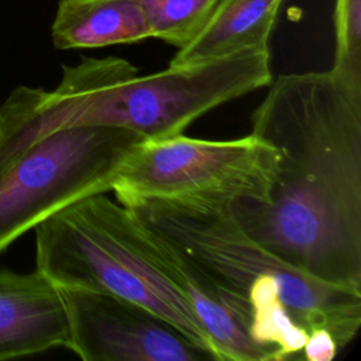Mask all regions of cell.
<instances>
[{"label": "cell", "mask_w": 361, "mask_h": 361, "mask_svg": "<svg viewBox=\"0 0 361 361\" xmlns=\"http://www.w3.org/2000/svg\"><path fill=\"white\" fill-rule=\"evenodd\" d=\"M251 134L276 148L267 202L230 200L241 228L300 272L361 292V100L329 72L269 83Z\"/></svg>", "instance_id": "1"}, {"label": "cell", "mask_w": 361, "mask_h": 361, "mask_svg": "<svg viewBox=\"0 0 361 361\" xmlns=\"http://www.w3.org/2000/svg\"><path fill=\"white\" fill-rule=\"evenodd\" d=\"M272 80L269 49L140 76L126 59L82 58L47 92L17 86L0 104V176L37 141L75 126H113L144 140L183 134L200 116Z\"/></svg>", "instance_id": "2"}, {"label": "cell", "mask_w": 361, "mask_h": 361, "mask_svg": "<svg viewBox=\"0 0 361 361\" xmlns=\"http://www.w3.org/2000/svg\"><path fill=\"white\" fill-rule=\"evenodd\" d=\"M124 204L169 241L226 298L258 344L278 361L302 358L314 329H327L343 350L361 326V292L326 283L286 264L250 237L230 200L137 199Z\"/></svg>", "instance_id": "3"}, {"label": "cell", "mask_w": 361, "mask_h": 361, "mask_svg": "<svg viewBox=\"0 0 361 361\" xmlns=\"http://www.w3.org/2000/svg\"><path fill=\"white\" fill-rule=\"evenodd\" d=\"M34 230L37 269L56 286L137 303L219 361L188 300L145 251L138 223L124 204L104 193L86 196L52 213Z\"/></svg>", "instance_id": "4"}, {"label": "cell", "mask_w": 361, "mask_h": 361, "mask_svg": "<svg viewBox=\"0 0 361 361\" xmlns=\"http://www.w3.org/2000/svg\"><path fill=\"white\" fill-rule=\"evenodd\" d=\"M144 138L113 126H75L32 144L0 176V254L59 209L110 192L124 158Z\"/></svg>", "instance_id": "5"}, {"label": "cell", "mask_w": 361, "mask_h": 361, "mask_svg": "<svg viewBox=\"0 0 361 361\" xmlns=\"http://www.w3.org/2000/svg\"><path fill=\"white\" fill-rule=\"evenodd\" d=\"M278 161L276 148L254 134L228 141L183 134L142 140L118 166L110 190L120 203L178 197L267 202Z\"/></svg>", "instance_id": "6"}, {"label": "cell", "mask_w": 361, "mask_h": 361, "mask_svg": "<svg viewBox=\"0 0 361 361\" xmlns=\"http://www.w3.org/2000/svg\"><path fill=\"white\" fill-rule=\"evenodd\" d=\"M59 288L69 327L66 348L83 361H204L212 354L151 310L130 300Z\"/></svg>", "instance_id": "7"}, {"label": "cell", "mask_w": 361, "mask_h": 361, "mask_svg": "<svg viewBox=\"0 0 361 361\" xmlns=\"http://www.w3.org/2000/svg\"><path fill=\"white\" fill-rule=\"evenodd\" d=\"M137 223L145 251L185 296L209 336L219 361H278L274 350L251 338L245 324L228 305L223 293L180 251L164 237L142 226L138 220Z\"/></svg>", "instance_id": "8"}, {"label": "cell", "mask_w": 361, "mask_h": 361, "mask_svg": "<svg viewBox=\"0 0 361 361\" xmlns=\"http://www.w3.org/2000/svg\"><path fill=\"white\" fill-rule=\"evenodd\" d=\"M68 338L59 288L38 269H0V360L66 348Z\"/></svg>", "instance_id": "9"}, {"label": "cell", "mask_w": 361, "mask_h": 361, "mask_svg": "<svg viewBox=\"0 0 361 361\" xmlns=\"http://www.w3.org/2000/svg\"><path fill=\"white\" fill-rule=\"evenodd\" d=\"M283 0H217L199 34L169 65H189L243 51L269 49L268 42Z\"/></svg>", "instance_id": "10"}, {"label": "cell", "mask_w": 361, "mask_h": 361, "mask_svg": "<svg viewBox=\"0 0 361 361\" xmlns=\"http://www.w3.org/2000/svg\"><path fill=\"white\" fill-rule=\"evenodd\" d=\"M58 49L100 48L151 38L137 0H61L51 25Z\"/></svg>", "instance_id": "11"}, {"label": "cell", "mask_w": 361, "mask_h": 361, "mask_svg": "<svg viewBox=\"0 0 361 361\" xmlns=\"http://www.w3.org/2000/svg\"><path fill=\"white\" fill-rule=\"evenodd\" d=\"M137 3L151 38L183 48L199 34L217 0H137Z\"/></svg>", "instance_id": "12"}, {"label": "cell", "mask_w": 361, "mask_h": 361, "mask_svg": "<svg viewBox=\"0 0 361 361\" xmlns=\"http://www.w3.org/2000/svg\"><path fill=\"white\" fill-rule=\"evenodd\" d=\"M334 63L330 72L361 100V0H334Z\"/></svg>", "instance_id": "13"}, {"label": "cell", "mask_w": 361, "mask_h": 361, "mask_svg": "<svg viewBox=\"0 0 361 361\" xmlns=\"http://www.w3.org/2000/svg\"><path fill=\"white\" fill-rule=\"evenodd\" d=\"M340 351L334 336L327 329H314L309 333L302 348V358L307 361H331Z\"/></svg>", "instance_id": "14"}, {"label": "cell", "mask_w": 361, "mask_h": 361, "mask_svg": "<svg viewBox=\"0 0 361 361\" xmlns=\"http://www.w3.org/2000/svg\"><path fill=\"white\" fill-rule=\"evenodd\" d=\"M0 127H1V117H0Z\"/></svg>", "instance_id": "15"}]
</instances>
